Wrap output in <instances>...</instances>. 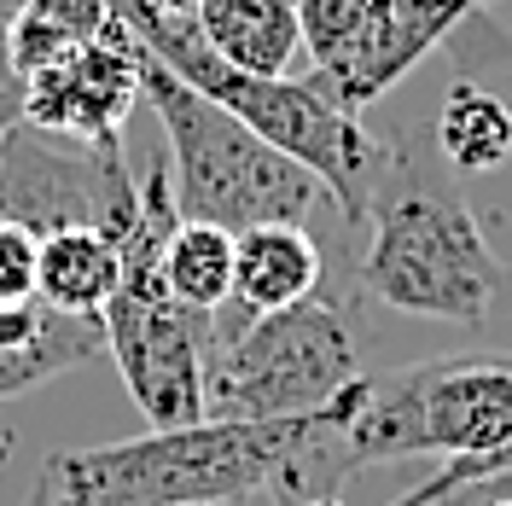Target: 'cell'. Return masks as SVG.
Wrapping results in <instances>:
<instances>
[{
    "label": "cell",
    "mask_w": 512,
    "mask_h": 506,
    "mask_svg": "<svg viewBox=\"0 0 512 506\" xmlns=\"http://www.w3.org/2000/svg\"><path fill=\"white\" fill-rule=\"evenodd\" d=\"M367 379L344 384L326 408L291 419H198L181 431H146L99 448H64L47 460L59 506H222L280 495L286 506L338 495L355 477L350 425Z\"/></svg>",
    "instance_id": "cell-1"
},
{
    "label": "cell",
    "mask_w": 512,
    "mask_h": 506,
    "mask_svg": "<svg viewBox=\"0 0 512 506\" xmlns=\"http://www.w3.org/2000/svg\"><path fill=\"white\" fill-rule=\"evenodd\" d=\"M507 280V262L483 239L466 198L431 169L425 152L390 134L373 181L361 285L396 315L483 326Z\"/></svg>",
    "instance_id": "cell-2"
},
{
    "label": "cell",
    "mask_w": 512,
    "mask_h": 506,
    "mask_svg": "<svg viewBox=\"0 0 512 506\" xmlns=\"http://www.w3.org/2000/svg\"><path fill=\"white\" fill-rule=\"evenodd\" d=\"M123 12V24L152 53H158L187 88H198L204 99H216L222 111H233L239 123L251 128L256 140H268L274 152L297 158L315 175L326 198L338 204V216L350 233H367L373 216V181H379V158L384 140H373V128H361L355 111H344L338 99L309 82H291V76H251V70H233L227 59H216L192 24L181 18H163L146 0H111Z\"/></svg>",
    "instance_id": "cell-3"
},
{
    "label": "cell",
    "mask_w": 512,
    "mask_h": 506,
    "mask_svg": "<svg viewBox=\"0 0 512 506\" xmlns=\"http://www.w3.org/2000/svg\"><path fill=\"white\" fill-rule=\"evenodd\" d=\"M140 99L152 105L169 152V181L187 222H216L245 233L262 222H303L320 204V181L297 158L256 140L233 111L187 88L169 64L140 41Z\"/></svg>",
    "instance_id": "cell-4"
},
{
    "label": "cell",
    "mask_w": 512,
    "mask_h": 506,
    "mask_svg": "<svg viewBox=\"0 0 512 506\" xmlns=\"http://www.w3.org/2000/svg\"><path fill=\"white\" fill-rule=\"evenodd\" d=\"M361 373V326L350 303L315 291L274 315H245L227 326L216 315L204 361V419H291L326 408Z\"/></svg>",
    "instance_id": "cell-5"
},
{
    "label": "cell",
    "mask_w": 512,
    "mask_h": 506,
    "mask_svg": "<svg viewBox=\"0 0 512 506\" xmlns=\"http://www.w3.org/2000/svg\"><path fill=\"white\" fill-rule=\"evenodd\" d=\"M512 448V361L501 355H431L419 367L367 384V402L350 425V460H478Z\"/></svg>",
    "instance_id": "cell-6"
},
{
    "label": "cell",
    "mask_w": 512,
    "mask_h": 506,
    "mask_svg": "<svg viewBox=\"0 0 512 506\" xmlns=\"http://www.w3.org/2000/svg\"><path fill=\"white\" fill-rule=\"evenodd\" d=\"M140 216V175L123 140L88 146L35 128L30 117H6L0 128V222L30 227L35 239L64 227H99L123 245Z\"/></svg>",
    "instance_id": "cell-7"
},
{
    "label": "cell",
    "mask_w": 512,
    "mask_h": 506,
    "mask_svg": "<svg viewBox=\"0 0 512 506\" xmlns=\"http://www.w3.org/2000/svg\"><path fill=\"white\" fill-rule=\"evenodd\" d=\"M478 12V0H297L315 82L355 117Z\"/></svg>",
    "instance_id": "cell-8"
},
{
    "label": "cell",
    "mask_w": 512,
    "mask_h": 506,
    "mask_svg": "<svg viewBox=\"0 0 512 506\" xmlns=\"http://www.w3.org/2000/svg\"><path fill=\"white\" fill-rule=\"evenodd\" d=\"M134 105H140V35L123 24V12H111V24L94 41H82L59 64L24 76L18 117H30L47 134H64V140L111 146V140H123Z\"/></svg>",
    "instance_id": "cell-9"
},
{
    "label": "cell",
    "mask_w": 512,
    "mask_h": 506,
    "mask_svg": "<svg viewBox=\"0 0 512 506\" xmlns=\"http://www.w3.org/2000/svg\"><path fill=\"white\" fill-rule=\"evenodd\" d=\"M320 280H326V256L303 233V222H262L233 233V309L274 315L315 297Z\"/></svg>",
    "instance_id": "cell-10"
},
{
    "label": "cell",
    "mask_w": 512,
    "mask_h": 506,
    "mask_svg": "<svg viewBox=\"0 0 512 506\" xmlns=\"http://www.w3.org/2000/svg\"><path fill=\"white\" fill-rule=\"evenodd\" d=\"M192 30L216 59L251 76H286L291 59L303 53L297 0H198Z\"/></svg>",
    "instance_id": "cell-11"
},
{
    "label": "cell",
    "mask_w": 512,
    "mask_h": 506,
    "mask_svg": "<svg viewBox=\"0 0 512 506\" xmlns=\"http://www.w3.org/2000/svg\"><path fill=\"white\" fill-rule=\"evenodd\" d=\"M123 285V245L99 227H64L41 239V303L64 315H105Z\"/></svg>",
    "instance_id": "cell-12"
},
{
    "label": "cell",
    "mask_w": 512,
    "mask_h": 506,
    "mask_svg": "<svg viewBox=\"0 0 512 506\" xmlns=\"http://www.w3.org/2000/svg\"><path fill=\"white\" fill-rule=\"evenodd\" d=\"M437 152L454 175H495L512 158V111L478 82H454L437 105Z\"/></svg>",
    "instance_id": "cell-13"
},
{
    "label": "cell",
    "mask_w": 512,
    "mask_h": 506,
    "mask_svg": "<svg viewBox=\"0 0 512 506\" xmlns=\"http://www.w3.org/2000/svg\"><path fill=\"white\" fill-rule=\"evenodd\" d=\"M163 280L192 315H222L233 303V233L181 216L163 245Z\"/></svg>",
    "instance_id": "cell-14"
},
{
    "label": "cell",
    "mask_w": 512,
    "mask_h": 506,
    "mask_svg": "<svg viewBox=\"0 0 512 506\" xmlns=\"http://www.w3.org/2000/svg\"><path fill=\"white\" fill-rule=\"evenodd\" d=\"M41 291V239L18 222H0V303H30Z\"/></svg>",
    "instance_id": "cell-15"
},
{
    "label": "cell",
    "mask_w": 512,
    "mask_h": 506,
    "mask_svg": "<svg viewBox=\"0 0 512 506\" xmlns=\"http://www.w3.org/2000/svg\"><path fill=\"white\" fill-rule=\"evenodd\" d=\"M18 12H24V0H0V94H24V82L12 76V59H6V35H12Z\"/></svg>",
    "instance_id": "cell-16"
},
{
    "label": "cell",
    "mask_w": 512,
    "mask_h": 506,
    "mask_svg": "<svg viewBox=\"0 0 512 506\" xmlns=\"http://www.w3.org/2000/svg\"><path fill=\"white\" fill-rule=\"evenodd\" d=\"M437 506H512V495H478V489H454Z\"/></svg>",
    "instance_id": "cell-17"
},
{
    "label": "cell",
    "mask_w": 512,
    "mask_h": 506,
    "mask_svg": "<svg viewBox=\"0 0 512 506\" xmlns=\"http://www.w3.org/2000/svg\"><path fill=\"white\" fill-rule=\"evenodd\" d=\"M152 12H163V18H181V24H192V6L198 0H146Z\"/></svg>",
    "instance_id": "cell-18"
},
{
    "label": "cell",
    "mask_w": 512,
    "mask_h": 506,
    "mask_svg": "<svg viewBox=\"0 0 512 506\" xmlns=\"http://www.w3.org/2000/svg\"><path fill=\"white\" fill-rule=\"evenodd\" d=\"M24 506H59V495H53V477H47V472L35 477V495Z\"/></svg>",
    "instance_id": "cell-19"
},
{
    "label": "cell",
    "mask_w": 512,
    "mask_h": 506,
    "mask_svg": "<svg viewBox=\"0 0 512 506\" xmlns=\"http://www.w3.org/2000/svg\"><path fill=\"white\" fill-rule=\"evenodd\" d=\"M297 506H344L338 495H320V501H297Z\"/></svg>",
    "instance_id": "cell-20"
},
{
    "label": "cell",
    "mask_w": 512,
    "mask_h": 506,
    "mask_svg": "<svg viewBox=\"0 0 512 506\" xmlns=\"http://www.w3.org/2000/svg\"><path fill=\"white\" fill-rule=\"evenodd\" d=\"M0 128H6V111H0Z\"/></svg>",
    "instance_id": "cell-21"
},
{
    "label": "cell",
    "mask_w": 512,
    "mask_h": 506,
    "mask_svg": "<svg viewBox=\"0 0 512 506\" xmlns=\"http://www.w3.org/2000/svg\"><path fill=\"white\" fill-rule=\"evenodd\" d=\"M478 6H489V0H478Z\"/></svg>",
    "instance_id": "cell-22"
}]
</instances>
